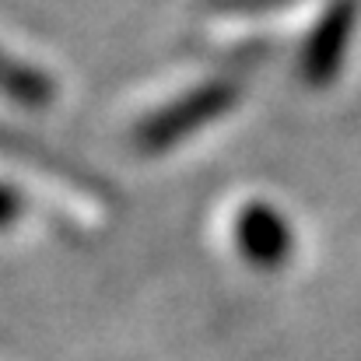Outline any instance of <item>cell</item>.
<instances>
[{
    "label": "cell",
    "instance_id": "5b68a950",
    "mask_svg": "<svg viewBox=\"0 0 361 361\" xmlns=\"http://www.w3.org/2000/svg\"><path fill=\"white\" fill-rule=\"evenodd\" d=\"M21 214V197L11 190V186H0V228L14 225Z\"/></svg>",
    "mask_w": 361,
    "mask_h": 361
},
{
    "label": "cell",
    "instance_id": "3957f363",
    "mask_svg": "<svg viewBox=\"0 0 361 361\" xmlns=\"http://www.w3.org/2000/svg\"><path fill=\"white\" fill-rule=\"evenodd\" d=\"M351 4H337L326 21L319 25V32L312 35L309 42V53H305V78L309 81H326L341 60V49L348 42V32H351Z\"/></svg>",
    "mask_w": 361,
    "mask_h": 361
},
{
    "label": "cell",
    "instance_id": "7a4b0ae2",
    "mask_svg": "<svg viewBox=\"0 0 361 361\" xmlns=\"http://www.w3.org/2000/svg\"><path fill=\"white\" fill-rule=\"evenodd\" d=\"M235 235H239V249L245 252V259H252L256 267H277L291 252L288 221L267 204H249L242 211Z\"/></svg>",
    "mask_w": 361,
    "mask_h": 361
},
{
    "label": "cell",
    "instance_id": "6da1fadb",
    "mask_svg": "<svg viewBox=\"0 0 361 361\" xmlns=\"http://www.w3.org/2000/svg\"><path fill=\"white\" fill-rule=\"evenodd\" d=\"M232 99H235V88H232V85L200 88V92H193L190 99H183L176 109H165V113H158L151 123H144L140 144H144V147H169L172 140L186 137L193 126L214 120L221 109H228Z\"/></svg>",
    "mask_w": 361,
    "mask_h": 361
},
{
    "label": "cell",
    "instance_id": "277c9868",
    "mask_svg": "<svg viewBox=\"0 0 361 361\" xmlns=\"http://www.w3.org/2000/svg\"><path fill=\"white\" fill-rule=\"evenodd\" d=\"M0 92H7L11 99H18L21 106H46L53 99V85L42 71L18 63L11 56L0 53Z\"/></svg>",
    "mask_w": 361,
    "mask_h": 361
}]
</instances>
